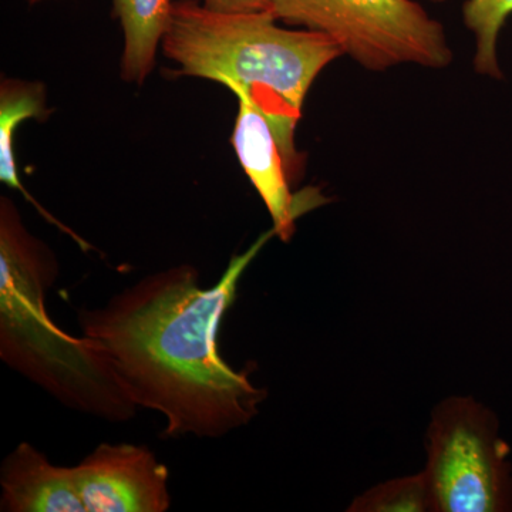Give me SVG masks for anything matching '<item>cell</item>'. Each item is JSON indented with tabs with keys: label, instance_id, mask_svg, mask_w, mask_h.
Listing matches in <instances>:
<instances>
[{
	"label": "cell",
	"instance_id": "cell-1",
	"mask_svg": "<svg viewBox=\"0 0 512 512\" xmlns=\"http://www.w3.org/2000/svg\"><path fill=\"white\" fill-rule=\"evenodd\" d=\"M274 235L232 256L211 288L194 266H173L77 315L131 402L163 416L164 437L222 439L251 423L268 396L247 370L228 365L217 339L242 275Z\"/></svg>",
	"mask_w": 512,
	"mask_h": 512
},
{
	"label": "cell",
	"instance_id": "cell-2",
	"mask_svg": "<svg viewBox=\"0 0 512 512\" xmlns=\"http://www.w3.org/2000/svg\"><path fill=\"white\" fill-rule=\"evenodd\" d=\"M161 45L178 73L247 93L271 124L289 178L299 177L295 128L312 83L343 55L332 39L313 30L279 28L269 10L215 12L204 3L180 0Z\"/></svg>",
	"mask_w": 512,
	"mask_h": 512
},
{
	"label": "cell",
	"instance_id": "cell-3",
	"mask_svg": "<svg viewBox=\"0 0 512 512\" xmlns=\"http://www.w3.org/2000/svg\"><path fill=\"white\" fill-rule=\"evenodd\" d=\"M59 274L55 255L28 231L9 198L0 200V359L57 402L121 423L138 407L86 336L50 318L46 293Z\"/></svg>",
	"mask_w": 512,
	"mask_h": 512
},
{
	"label": "cell",
	"instance_id": "cell-4",
	"mask_svg": "<svg viewBox=\"0 0 512 512\" xmlns=\"http://www.w3.org/2000/svg\"><path fill=\"white\" fill-rule=\"evenodd\" d=\"M271 12L288 25L323 33L373 72L453 62L443 26L414 0H272Z\"/></svg>",
	"mask_w": 512,
	"mask_h": 512
},
{
	"label": "cell",
	"instance_id": "cell-5",
	"mask_svg": "<svg viewBox=\"0 0 512 512\" xmlns=\"http://www.w3.org/2000/svg\"><path fill=\"white\" fill-rule=\"evenodd\" d=\"M510 447L498 420L473 397H450L431 414L424 468L434 512L512 510Z\"/></svg>",
	"mask_w": 512,
	"mask_h": 512
},
{
	"label": "cell",
	"instance_id": "cell-6",
	"mask_svg": "<svg viewBox=\"0 0 512 512\" xmlns=\"http://www.w3.org/2000/svg\"><path fill=\"white\" fill-rule=\"evenodd\" d=\"M74 470L86 512L170 510V473L147 446L101 443Z\"/></svg>",
	"mask_w": 512,
	"mask_h": 512
},
{
	"label": "cell",
	"instance_id": "cell-7",
	"mask_svg": "<svg viewBox=\"0 0 512 512\" xmlns=\"http://www.w3.org/2000/svg\"><path fill=\"white\" fill-rule=\"evenodd\" d=\"M232 93L239 101L232 146L241 167L271 215L276 237L289 242L295 235L296 221L306 212L325 204L326 200L318 190L293 194L289 185L291 178L271 124L247 93L242 90Z\"/></svg>",
	"mask_w": 512,
	"mask_h": 512
},
{
	"label": "cell",
	"instance_id": "cell-8",
	"mask_svg": "<svg viewBox=\"0 0 512 512\" xmlns=\"http://www.w3.org/2000/svg\"><path fill=\"white\" fill-rule=\"evenodd\" d=\"M0 511L86 512L74 467L55 466L22 441L0 467Z\"/></svg>",
	"mask_w": 512,
	"mask_h": 512
},
{
	"label": "cell",
	"instance_id": "cell-9",
	"mask_svg": "<svg viewBox=\"0 0 512 512\" xmlns=\"http://www.w3.org/2000/svg\"><path fill=\"white\" fill-rule=\"evenodd\" d=\"M174 5V0H114L124 32L121 74L127 82L144 83L153 70Z\"/></svg>",
	"mask_w": 512,
	"mask_h": 512
},
{
	"label": "cell",
	"instance_id": "cell-10",
	"mask_svg": "<svg viewBox=\"0 0 512 512\" xmlns=\"http://www.w3.org/2000/svg\"><path fill=\"white\" fill-rule=\"evenodd\" d=\"M45 113V92L39 83L20 82V80H3L0 86V180L2 183L22 192L26 200L35 205L37 211L46 218L50 224L56 225L64 234L70 235L77 244L86 245L82 238L43 210L39 202L30 197L19 178L18 164H16L15 141L16 131L25 120L40 119Z\"/></svg>",
	"mask_w": 512,
	"mask_h": 512
},
{
	"label": "cell",
	"instance_id": "cell-11",
	"mask_svg": "<svg viewBox=\"0 0 512 512\" xmlns=\"http://www.w3.org/2000/svg\"><path fill=\"white\" fill-rule=\"evenodd\" d=\"M443 2V0H436ZM512 15V0H467L463 6L464 23L476 36V72L501 79L497 43L505 20Z\"/></svg>",
	"mask_w": 512,
	"mask_h": 512
},
{
	"label": "cell",
	"instance_id": "cell-12",
	"mask_svg": "<svg viewBox=\"0 0 512 512\" xmlns=\"http://www.w3.org/2000/svg\"><path fill=\"white\" fill-rule=\"evenodd\" d=\"M350 512H434L433 501L423 471L376 485L357 497Z\"/></svg>",
	"mask_w": 512,
	"mask_h": 512
},
{
	"label": "cell",
	"instance_id": "cell-13",
	"mask_svg": "<svg viewBox=\"0 0 512 512\" xmlns=\"http://www.w3.org/2000/svg\"><path fill=\"white\" fill-rule=\"evenodd\" d=\"M204 6L215 12H271L272 0H204Z\"/></svg>",
	"mask_w": 512,
	"mask_h": 512
},
{
	"label": "cell",
	"instance_id": "cell-14",
	"mask_svg": "<svg viewBox=\"0 0 512 512\" xmlns=\"http://www.w3.org/2000/svg\"><path fill=\"white\" fill-rule=\"evenodd\" d=\"M29 3H32V5H35V3L43 2V0H28Z\"/></svg>",
	"mask_w": 512,
	"mask_h": 512
}]
</instances>
